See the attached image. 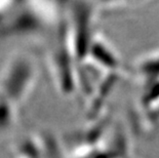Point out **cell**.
Here are the masks:
<instances>
[{
  "label": "cell",
  "instance_id": "obj_1",
  "mask_svg": "<svg viewBox=\"0 0 159 158\" xmlns=\"http://www.w3.org/2000/svg\"><path fill=\"white\" fill-rule=\"evenodd\" d=\"M94 1L97 3V11H102L104 12H113L145 4L153 0H94Z\"/></svg>",
  "mask_w": 159,
  "mask_h": 158
}]
</instances>
